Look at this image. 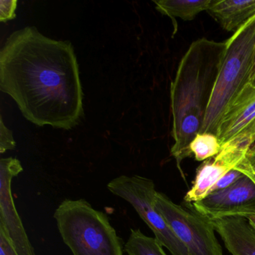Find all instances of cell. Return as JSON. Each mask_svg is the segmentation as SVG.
<instances>
[{"label":"cell","mask_w":255,"mask_h":255,"mask_svg":"<svg viewBox=\"0 0 255 255\" xmlns=\"http://www.w3.org/2000/svg\"><path fill=\"white\" fill-rule=\"evenodd\" d=\"M0 90L38 127L69 130L84 116V95L72 44L48 38L35 26L13 32L1 48Z\"/></svg>","instance_id":"1"},{"label":"cell","mask_w":255,"mask_h":255,"mask_svg":"<svg viewBox=\"0 0 255 255\" xmlns=\"http://www.w3.org/2000/svg\"><path fill=\"white\" fill-rule=\"evenodd\" d=\"M227 41L203 38L193 41L182 58L171 82V156L185 180L183 159L191 156L189 145L201 132L206 112L223 62Z\"/></svg>","instance_id":"2"},{"label":"cell","mask_w":255,"mask_h":255,"mask_svg":"<svg viewBox=\"0 0 255 255\" xmlns=\"http://www.w3.org/2000/svg\"><path fill=\"white\" fill-rule=\"evenodd\" d=\"M54 218L65 244L74 255H123V240L104 212L85 199H65Z\"/></svg>","instance_id":"3"},{"label":"cell","mask_w":255,"mask_h":255,"mask_svg":"<svg viewBox=\"0 0 255 255\" xmlns=\"http://www.w3.org/2000/svg\"><path fill=\"white\" fill-rule=\"evenodd\" d=\"M226 41V51L206 112L201 133L216 135L228 105L252 77L255 57V16Z\"/></svg>","instance_id":"4"},{"label":"cell","mask_w":255,"mask_h":255,"mask_svg":"<svg viewBox=\"0 0 255 255\" xmlns=\"http://www.w3.org/2000/svg\"><path fill=\"white\" fill-rule=\"evenodd\" d=\"M109 191L129 203L151 229L155 237L172 255H189L187 249L176 237L162 215L156 210L157 191L151 179L139 175H122L107 184Z\"/></svg>","instance_id":"5"},{"label":"cell","mask_w":255,"mask_h":255,"mask_svg":"<svg viewBox=\"0 0 255 255\" xmlns=\"http://www.w3.org/2000/svg\"><path fill=\"white\" fill-rule=\"evenodd\" d=\"M155 206L189 255H223L211 221L176 204L162 192L156 193Z\"/></svg>","instance_id":"6"},{"label":"cell","mask_w":255,"mask_h":255,"mask_svg":"<svg viewBox=\"0 0 255 255\" xmlns=\"http://www.w3.org/2000/svg\"><path fill=\"white\" fill-rule=\"evenodd\" d=\"M251 144L249 135L240 134L222 144L219 153L203 162L197 170L193 185L185 195V201L192 204L207 196L216 182L243 160Z\"/></svg>","instance_id":"7"},{"label":"cell","mask_w":255,"mask_h":255,"mask_svg":"<svg viewBox=\"0 0 255 255\" xmlns=\"http://www.w3.org/2000/svg\"><path fill=\"white\" fill-rule=\"evenodd\" d=\"M190 205L209 220L255 215V183L245 175L230 187L212 192Z\"/></svg>","instance_id":"8"},{"label":"cell","mask_w":255,"mask_h":255,"mask_svg":"<svg viewBox=\"0 0 255 255\" xmlns=\"http://www.w3.org/2000/svg\"><path fill=\"white\" fill-rule=\"evenodd\" d=\"M23 171L21 162L17 158L0 159V225L6 230L18 255H36L16 210L11 193L13 178Z\"/></svg>","instance_id":"9"},{"label":"cell","mask_w":255,"mask_h":255,"mask_svg":"<svg viewBox=\"0 0 255 255\" xmlns=\"http://www.w3.org/2000/svg\"><path fill=\"white\" fill-rule=\"evenodd\" d=\"M255 119V86L249 83L239 92L225 110L216 135L220 144L240 135Z\"/></svg>","instance_id":"10"},{"label":"cell","mask_w":255,"mask_h":255,"mask_svg":"<svg viewBox=\"0 0 255 255\" xmlns=\"http://www.w3.org/2000/svg\"><path fill=\"white\" fill-rule=\"evenodd\" d=\"M210 221L233 255H255V230L247 218L231 216Z\"/></svg>","instance_id":"11"},{"label":"cell","mask_w":255,"mask_h":255,"mask_svg":"<svg viewBox=\"0 0 255 255\" xmlns=\"http://www.w3.org/2000/svg\"><path fill=\"white\" fill-rule=\"evenodd\" d=\"M208 14L228 32H237L255 16V0H213Z\"/></svg>","instance_id":"12"},{"label":"cell","mask_w":255,"mask_h":255,"mask_svg":"<svg viewBox=\"0 0 255 255\" xmlns=\"http://www.w3.org/2000/svg\"><path fill=\"white\" fill-rule=\"evenodd\" d=\"M212 1L213 0H161L153 2L159 12L173 20L175 33L177 29V23L174 20L175 17L185 21L194 20L198 14L209 9Z\"/></svg>","instance_id":"13"},{"label":"cell","mask_w":255,"mask_h":255,"mask_svg":"<svg viewBox=\"0 0 255 255\" xmlns=\"http://www.w3.org/2000/svg\"><path fill=\"white\" fill-rule=\"evenodd\" d=\"M124 251L128 255H167L156 237H147L140 229H131Z\"/></svg>","instance_id":"14"},{"label":"cell","mask_w":255,"mask_h":255,"mask_svg":"<svg viewBox=\"0 0 255 255\" xmlns=\"http://www.w3.org/2000/svg\"><path fill=\"white\" fill-rule=\"evenodd\" d=\"M221 148L222 144L217 136L208 132L197 134L189 145L191 154H193L195 159L199 162L214 157L219 153Z\"/></svg>","instance_id":"15"},{"label":"cell","mask_w":255,"mask_h":255,"mask_svg":"<svg viewBox=\"0 0 255 255\" xmlns=\"http://www.w3.org/2000/svg\"><path fill=\"white\" fill-rule=\"evenodd\" d=\"M16 141L13 137V132L4 124L2 116L0 117V153H4L7 150L15 148Z\"/></svg>","instance_id":"16"},{"label":"cell","mask_w":255,"mask_h":255,"mask_svg":"<svg viewBox=\"0 0 255 255\" xmlns=\"http://www.w3.org/2000/svg\"><path fill=\"white\" fill-rule=\"evenodd\" d=\"M244 176V174L240 172V171H237L236 169L231 170V171L227 173L224 177H222V178L219 179L216 182V184L210 189V193L223 190V189L230 187L234 183H237L240 179L243 178Z\"/></svg>","instance_id":"17"},{"label":"cell","mask_w":255,"mask_h":255,"mask_svg":"<svg viewBox=\"0 0 255 255\" xmlns=\"http://www.w3.org/2000/svg\"><path fill=\"white\" fill-rule=\"evenodd\" d=\"M234 169L240 171L255 183V151L248 150L243 160Z\"/></svg>","instance_id":"18"},{"label":"cell","mask_w":255,"mask_h":255,"mask_svg":"<svg viewBox=\"0 0 255 255\" xmlns=\"http://www.w3.org/2000/svg\"><path fill=\"white\" fill-rule=\"evenodd\" d=\"M17 7V0H1L0 1V20L6 23L16 17L15 11Z\"/></svg>","instance_id":"19"},{"label":"cell","mask_w":255,"mask_h":255,"mask_svg":"<svg viewBox=\"0 0 255 255\" xmlns=\"http://www.w3.org/2000/svg\"><path fill=\"white\" fill-rule=\"evenodd\" d=\"M0 255H18L9 236L2 225H0Z\"/></svg>","instance_id":"20"},{"label":"cell","mask_w":255,"mask_h":255,"mask_svg":"<svg viewBox=\"0 0 255 255\" xmlns=\"http://www.w3.org/2000/svg\"><path fill=\"white\" fill-rule=\"evenodd\" d=\"M241 134H246L249 135L252 139L255 137V119L252 121V123L245 129V130Z\"/></svg>","instance_id":"21"},{"label":"cell","mask_w":255,"mask_h":255,"mask_svg":"<svg viewBox=\"0 0 255 255\" xmlns=\"http://www.w3.org/2000/svg\"><path fill=\"white\" fill-rule=\"evenodd\" d=\"M248 220H249V223H250L251 226L255 230V215H252V216H247Z\"/></svg>","instance_id":"22"},{"label":"cell","mask_w":255,"mask_h":255,"mask_svg":"<svg viewBox=\"0 0 255 255\" xmlns=\"http://www.w3.org/2000/svg\"><path fill=\"white\" fill-rule=\"evenodd\" d=\"M249 84L252 85V86H255V72L254 73L253 75L251 77L250 80L248 82Z\"/></svg>","instance_id":"23"},{"label":"cell","mask_w":255,"mask_h":255,"mask_svg":"<svg viewBox=\"0 0 255 255\" xmlns=\"http://www.w3.org/2000/svg\"><path fill=\"white\" fill-rule=\"evenodd\" d=\"M249 150H252V151H255V137L252 139V144H251L250 147L249 149Z\"/></svg>","instance_id":"24"},{"label":"cell","mask_w":255,"mask_h":255,"mask_svg":"<svg viewBox=\"0 0 255 255\" xmlns=\"http://www.w3.org/2000/svg\"><path fill=\"white\" fill-rule=\"evenodd\" d=\"M255 72V62H254L253 71H252V76L253 75V74Z\"/></svg>","instance_id":"25"}]
</instances>
